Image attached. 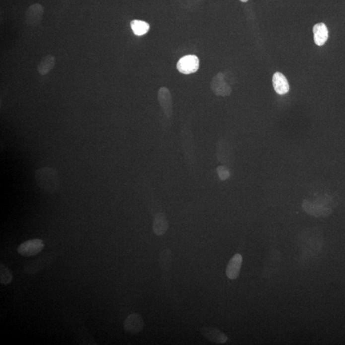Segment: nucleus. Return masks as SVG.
<instances>
[{"mask_svg": "<svg viewBox=\"0 0 345 345\" xmlns=\"http://www.w3.org/2000/svg\"><path fill=\"white\" fill-rule=\"evenodd\" d=\"M35 179L37 186L44 192L52 194L60 187L59 174L55 168L42 167L35 171Z\"/></svg>", "mask_w": 345, "mask_h": 345, "instance_id": "nucleus-1", "label": "nucleus"}, {"mask_svg": "<svg viewBox=\"0 0 345 345\" xmlns=\"http://www.w3.org/2000/svg\"><path fill=\"white\" fill-rule=\"evenodd\" d=\"M199 59L196 55H189L182 57L177 62V68L183 74H191L199 69Z\"/></svg>", "mask_w": 345, "mask_h": 345, "instance_id": "nucleus-2", "label": "nucleus"}, {"mask_svg": "<svg viewBox=\"0 0 345 345\" xmlns=\"http://www.w3.org/2000/svg\"><path fill=\"white\" fill-rule=\"evenodd\" d=\"M44 248L41 239H31L22 243L17 248L19 255L23 257H32L39 253Z\"/></svg>", "mask_w": 345, "mask_h": 345, "instance_id": "nucleus-3", "label": "nucleus"}, {"mask_svg": "<svg viewBox=\"0 0 345 345\" xmlns=\"http://www.w3.org/2000/svg\"><path fill=\"white\" fill-rule=\"evenodd\" d=\"M144 321L141 316L137 313L129 315L124 323L125 331L131 334L140 333L143 329Z\"/></svg>", "mask_w": 345, "mask_h": 345, "instance_id": "nucleus-4", "label": "nucleus"}, {"mask_svg": "<svg viewBox=\"0 0 345 345\" xmlns=\"http://www.w3.org/2000/svg\"><path fill=\"white\" fill-rule=\"evenodd\" d=\"M158 100L164 115L167 117H172L173 104L170 91L165 87L160 88L158 93Z\"/></svg>", "mask_w": 345, "mask_h": 345, "instance_id": "nucleus-5", "label": "nucleus"}, {"mask_svg": "<svg viewBox=\"0 0 345 345\" xmlns=\"http://www.w3.org/2000/svg\"><path fill=\"white\" fill-rule=\"evenodd\" d=\"M211 88L218 96H228L231 92L230 86L224 81V75L221 73L213 79L211 83Z\"/></svg>", "mask_w": 345, "mask_h": 345, "instance_id": "nucleus-6", "label": "nucleus"}, {"mask_svg": "<svg viewBox=\"0 0 345 345\" xmlns=\"http://www.w3.org/2000/svg\"><path fill=\"white\" fill-rule=\"evenodd\" d=\"M43 8L39 4H34L29 7L26 13V21L29 25L37 26L39 25L43 17Z\"/></svg>", "mask_w": 345, "mask_h": 345, "instance_id": "nucleus-7", "label": "nucleus"}, {"mask_svg": "<svg viewBox=\"0 0 345 345\" xmlns=\"http://www.w3.org/2000/svg\"><path fill=\"white\" fill-rule=\"evenodd\" d=\"M200 332L205 338L212 342L224 344L228 340V337L224 333L212 327H203Z\"/></svg>", "mask_w": 345, "mask_h": 345, "instance_id": "nucleus-8", "label": "nucleus"}, {"mask_svg": "<svg viewBox=\"0 0 345 345\" xmlns=\"http://www.w3.org/2000/svg\"><path fill=\"white\" fill-rule=\"evenodd\" d=\"M273 85L275 92L279 95L286 94L290 90L288 80L280 72H276L274 74Z\"/></svg>", "mask_w": 345, "mask_h": 345, "instance_id": "nucleus-9", "label": "nucleus"}, {"mask_svg": "<svg viewBox=\"0 0 345 345\" xmlns=\"http://www.w3.org/2000/svg\"><path fill=\"white\" fill-rule=\"evenodd\" d=\"M242 263V257L240 254H236L230 260L227 266L226 275L230 279H237L239 276Z\"/></svg>", "mask_w": 345, "mask_h": 345, "instance_id": "nucleus-10", "label": "nucleus"}, {"mask_svg": "<svg viewBox=\"0 0 345 345\" xmlns=\"http://www.w3.org/2000/svg\"><path fill=\"white\" fill-rule=\"evenodd\" d=\"M169 224L166 215L163 213H158L154 218L153 222V230L155 234L162 236L166 233L168 230Z\"/></svg>", "mask_w": 345, "mask_h": 345, "instance_id": "nucleus-11", "label": "nucleus"}, {"mask_svg": "<svg viewBox=\"0 0 345 345\" xmlns=\"http://www.w3.org/2000/svg\"><path fill=\"white\" fill-rule=\"evenodd\" d=\"M314 41L318 46H322L326 43L328 39V30L324 23L315 24L313 28Z\"/></svg>", "mask_w": 345, "mask_h": 345, "instance_id": "nucleus-12", "label": "nucleus"}, {"mask_svg": "<svg viewBox=\"0 0 345 345\" xmlns=\"http://www.w3.org/2000/svg\"><path fill=\"white\" fill-rule=\"evenodd\" d=\"M56 59L55 56L47 55L42 58L41 62L37 66V72L42 76L48 74L55 66Z\"/></svg>", "mask_w": 345, "mask_h": 345, "instance_id": "nucleus-13", "label": "nucleus"}, {"mask_svg": "<svg viewBox=\"0 0 345 345\" xmlns=\"http://www.w3.org/2000/svg\"><path fill=\"white\" fill-rule=\"evenodd\" d=\"M186 135H183V146L185 157L189 164L194 162L193 139L189 131H186Z\"/></svg>", "mask_w": 345, "mask_h": 345, "instance_id": "nucleus-14", "label": "nucleus"}, {"mask_svg": "<svg viewBox=\"0 0 345 345\" xmlns=\"http://www.w3.org/2000/svg\"><path fill=\"white\" fill-rule=\"evenodd\" d=\"M131 28L132 29L134 34L137 36H141L147 33L150 30L149 24L139 20H133L131 22Z\"/></svg>", "mask_w": 345, "mask_h": 345, "instance_id": "nucleus-15", "label": "nucleus"}, {"mask_svg": "<svg viewBox=\"0 0 345 345\" xmlns=\"http://www.w3.org/2000/svg\"><path fill=\"white\" fill-rule=\"evenodd\" d=\"M13 276L9 269L1 263L0 265V282L4 285H8L12 282Z\"/></svg>", "mask_w": 345, "mask_h": 345, "instance_id": "nucleus-16", "label": "nucleus"}, {"mask_svg": "<svg viewBox=\"0 0 345 345\" xmlns=\"http://www.w3.org/2000/svg\"><path fill=\"white\" fill-rule=\"evenodd\" d=\"M217 170L220 179L221 180H225L230 177V171H229L228 169L226 168L225 166H219Z\"/></svg>", "mask_w": 345, "mask_h": 345, "instance_id": "nucleus-17", "label": "nucleus"}, {"mask_svg": "<svg viewBox=\"0 0 345 345\" xmlns=\"http://www.w3.org/2000/svg\"><path fill=\"white\" fill-rule=\"evenodd\" d=\"M240 1L243 2V3H246L248 0H240Z\"/></svg>", "mask_w": 345, "mask_h": 345, "instance_id": "nucleus-18", "label": "nucleus"}]
</instances>
